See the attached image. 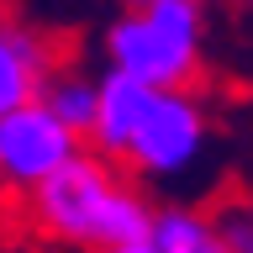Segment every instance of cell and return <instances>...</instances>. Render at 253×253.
Here are the masks:
<instances>
[{
  "mask_svg": "<svg viewBox=\"0 0 253 253\" xmlns=\"http://www.w3.org/2000/svg\"><path fill=\"white\" fill-rule=\"evenodd\" d=\"M21 201H27L32 232L79 253L148 237V221H153V201L132 179H122V169L111 158H100L95 148H79Z\"/></svg>",
  "mask_w": 253,
  "mask_h": 253,
  "instance_id": "1",
  "label": "cell"
},
{
  "mask_svg": "<svg viewBox=\"0 0 253 253\" xmlns=\"http://www.w3.org/2000/svg\"><path fill=\"white\" fill-rule=\"evenodd\" d=\"M211 42V0H142L106 21L100 53L106 69L153 84V90H195L206 74Z\"/></svg>",
  "mask_w": 253,
  "mask_h": 253,
  "instance_id": "2",
  "label": "cell"
},
{
  "mask_svg": "<svg viewBox=\"0 0 253 253\" xmlns=\"http://www.w3.org/2000/svg\"><path fill=\"white\" fill-rule=\"evenodd\" d=\"M211 148V111L195 90H153L122 164L148 185L185 179Z\"/></svg>",
  "mask_w": 253,
  "mask_h": 253,
  "instance_id": "3",
  "label": "cell"
},
{
  "mask_svg": "<svg viewBox=\"0 0 253 253\" xmlns=\"http://www.w3.org/2000/svg\"><path fill=\"white\" fill-rule=\"evenodd\" d=\"M84 142L53 116V111L32 95L21 106L0 111V190L5 195H27L32 185H42L47 174L69 164Z\"/></svg>",
  "mask_w": 253,
  "mask_h": 253,
  "instance_id": "4",
  "label": "cell"
},
{
  "mask_svg": "<svg viewBox=\"0 0 253 253\" xmlns=\"http://www.w3.org/2000/svg\"><path fill=\"white\" fill-rule=\"evenodd\" d=\"M148 100H153V84L122 74V69H100L95 74V116H90V132H84V148H95L111 164H122Z\"/></svg>",
  "mask_w": 253,
  "mask_h": 253,
  "instance_id": "5",
  "label": "cell"
},
{
  "mask_svg": "<svg viewBox=\"0 0 253 253\" xmlns=\"http://www.w3.org/2000/svg\"><path fill=\"white\" fill-rule=\"evenodd\" d=\"M53 63H58V53H53V37L42 27L0 11V111L32 100Z\"/></svg>",
  "mask_w": 253,
  "mask_h": 253,
  "instance_id": "6",
  "label": "cell"
},
{
  "mask_svg": "<svg viewBox=\"0 0 253 253\" xmlns=\"http://www.w3.org/2000/svg\"><path fill=\"white\" fill-rule=\"evenodd\" d=\"M37 100L84 142L90 116H95V74L79 69V63H53V69L42 74V84H37Z\"/></svg>",
  "mask_w": 253,
  "mask_h": 253,
  "instance_id": "7",
  "label": "cell"
},
{
  "mask_svg": "<svg viewBox=\"0 0 253 253\" xmlns=\"http://www.w3.org/2000/svg\"><path fill=\"white\" fill-rule=\"evenodd\" d=\"M148 243H153L158 253H211L221 237H216V221H211V211L174 201V206H153Z\"/></svg>",
  "mask_w": 253,
  "mask_h": 253,
  "instance_id": "8",
  "label": "cell"
},
{
  "mask_svg": "<svg viewBox=\"0 0 253 253\" xmlns=\"http://www.w3.org/2000/svg\"><path fill=\"white\" fill-rule=\"evenodd\" d=\"M216 237L227 243V253H253V206H243V201H227V206H216Z\"/></svg>",
  "mask_w": 253,
  "mask_h": 253,
  "instance_id": "9",
  "label": "cell"
},
{
  "mask_svg": "<svg viewBox=\"0 0 253 253\" xmlns=\"http://www.w3.org/2000/svg\"><path fill=\"white\" fill-rule=\"evenodd\" d=\"M95 253H158L148 237H132V243H111V248H95Z\"/></svg>",
  "mask_w": 253,
  "mask_h": 253,
  "instance_id": "10",
  "label": "cell"
},
{
  "mask_svg": "<svg viewBox=\"0 0 253 253\" xmlns=\"http://www.w3.org/2000/svg\"><path fill=\"white\" fill-rule=\"evenodd\" d=\"M227 5H243V11H253V0H227Z\"/></svg>",
  "mask_w": 253,
  "mask_h": 253,
  "instance_id": "11",
  "label": "cell"
},
{
  "mask_svg": "<svg viewBox=\"0 0 253 253\" xmlns=\"http://www.w3.org/2000/svg\"><path fill=\"white\" fill-rule=\"evenodd\" d=\"M116 5H122V11H126V5H142V0H116Z\"/></svg>",
  "mask_w": 253,
  "mask_h": 253,
  "instance_id": "12",
  "label": "cell"
},
{
  "mask_svg": "<svg viewBox=\"0 0 253 253\" xmlns=\"http://www.w3.org/2000/svg\"><path fill=\"white\" fill-rule=\"evenodd\" d=\"M211 253H227V243H216V248H211Z\"/></svg>",
  "mask_w": 253,
  "mask_h": 253,
  "instance_id": "13",
  "label": "cell"
}]
</instances>
